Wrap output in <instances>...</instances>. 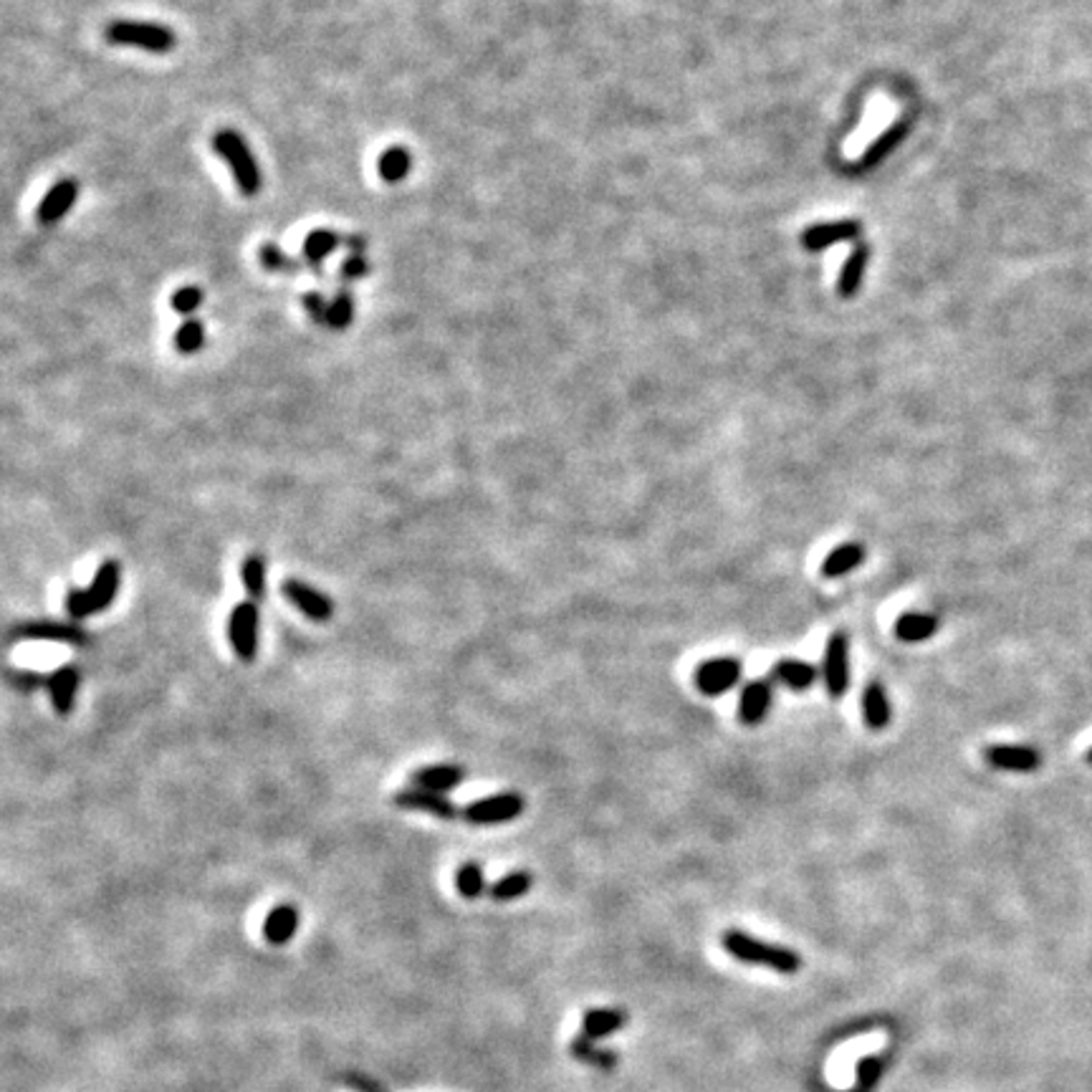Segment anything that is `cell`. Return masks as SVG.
<instances>
[{
    "instance_id": "6da1fadb",
    "label": "cell",
    "mask_w": 1092,
    "mask_h": 1092,
    "mask_svg": "<svg viewBox=\"0 0 1092 1092\" xmlns=\"http://www.w3.org/2000/svg\"><path fill=\"white\" fill-rule=\"evenodd\" d=\"M119 582H122V566L119 561L106 559L104 564L96 569L94 579L86 589L72 587L67 592V612L72 620L81 622L86 617L96 615V612L109 610V605L114 602L119 592Z\"/></svg>"
},
{
    "instance_id": "7a4b0ae2",
    "label": "cell",
    "mask_w": 1092,
    "mask_h": 1092,
    "mask_svg": "<svg viewBox=\"0 0 1092 1092\" xmlns=\"http://www.w3.org/2000/svg\"><path fill=\"white\" fill-rule=\"evenodd\" d=\"M721 943L728 951V956L743 961V964L769 966V969L779 971V974H797L799 966H802V959H799V954L792 951V948L764 943L759 938L749 936V933L738 931V928H731V931L723 933Z\"/></svg>"
},
{
    "instance_id": "3957f363",
    "label": "cell",
    "mask_w": 1092,
    "mask_h": 1092,
    "mask_svg": "<svg viewBox=\"0 0 1092 1092\" xmlns=\"http://www.w3.org/2000/svg\"><path fill=\"white\" fill-rule=\"evenodd\" d=\"M213 150L228 165V170L234 172V180L238 185L240 193L245 198H253L261 190V170H258V162H255L253 152L245 145V139L240 137L234 129H221V132L213 134Z\"/></svg>"
},
{
    "instance_id": "277c9868",
    "label": "cell",
    "mask_w": 1092,
    "mask_h": 1092,
    "mask_svg": "<svg viewBox=\"0 0 1092 1092\" xmlns=\"http://www.w3.org/2000/svg\"><path fill=\"white\" fill-rule=\"evenodd\" d=\"M104 39L111 46H132L147 54H170L178 46V36L167 26L142 21H111L104 28Z\"/></svg>"
},
{
    "instance_id": "5b68a950",
    "label": "cell",
    "mask_w": 1092,
    "mask_h": 1092,
    "mask_svg": "<svg viewBox=\"0 0 1092 1092\" xmlns=\"http://www.w3.org/2000/svg\"><path fill=\"white\" fill-rule=\"evenodd\" d=\"M8 640L11 643H18V640H46V643H69L77 645V648H89L91 645V635L81 625L62 620L18 622L8 632Z\"/></svg>"
},
{
    "instance_id": "8992f818",
    "label": "cell",
    "mask_w": 1092,
    "mask_h": 1092,
    "mask_svg": "<svg viewBox=\"0 0 1092 1092\" xmlns=\"http://www.w3.org/2000/svg\"><path fill=\"white\" fill-rule=\"evenodd\" d=\"M228 638L234 645L235 655L243 663H250L258 653V605L253 599L238 602L228 620Z\"/></svg>"
},
{
    "instance_id": "52a82bcc",
    "label": "cell",
    "mask_w": 1092,
    "mask_h": 1092,
    "mask_svg": "<svg viewBox=\"0 0 1092 1092\" xmlns=\"http://www.w3.org/2000/svg\"><path fill=\"white\" fill-rule=\"evenodd\" d=\"M524 807H527V802H524L522 794H494V797L468 804L463 810V820L471 822V825H501V822H514L516 817H522Z\"/></svg>"
},
{
    "instance_id": "ba28073f",
    "label": "cell",
    "mask_w": 1092,
    "mask_h": 1092,
    "mask_svg": "<svg viewBox=\"0 0 1092 1092\" xmlns=\"http://www.w3.org/2000/svg\"><path fill=\"white\" fill-rule=\"evenodd\" d=\"M825 686L832 699H843L850 688V643L843 630L832 632L825 650Z\"/></svg>"
},
{
    "instance_id": "9c48e42d",
    "label": "cell",
    "mask_w": 1092,
    "mask_h": 1092,
    "mask_svg": "<svg viewBox=\"0 0 1092 1092\" xmlns=\"http://www.w3.org/2000/svg\"><path fill=\"white\" fill-rule=\"evenodd\" d=\"M281 594L286 599H289L291 605L296 607V610L301 612V615H306L309 620L314 622H329L334 615V602L329 594L319 592V589H314L311 584L301 582V579H286V582L281 584Z\"/></svg>"
},
{
    "instance_id": "30bf717a",
    "label": "cell",
    "mask_w": 1092,
    "mask_h": 1092,
    "mask_svg": "<svg viewBox=\"0 0 1092 1092\" xmlns=\"http://www.w3.org/2000/svg\"><path fill=\"white\" fill-rule=\"evenodd\" d=\"M984 759L999 771H1016V774H1029L1042 766V754L1034 746H1021V743H994L984 749Z\"/></svg>"
},
{
    "instance_id": "8fae6325",
    "label": "cell",
    "mask_w": 1092,
    "mask_h": 1092,
    "mask_svg": "<svg viewBox=\"0 0 1092 1092\" xmlns=\"http://www.w3.org/2000/svg\"><path fill=\"white\" fill-rule=\"evenodd\" d=\"M741 678V663L736 658H713L701 663L696 671V686L705 696H723L728 694Z\"/></svg>"
},
{
    "instance_id": "7c38bea8",
    "label": "cell",
    "mask_w": 1092,
    "mask_h": 1092,
    "mask_svg": "<svg viewBox=\"0 0 1092 1092\" xmlns=\"http://www.w3.org/2000/svg\"><path fill=\"white\" fill-rule=\"evenodd\" d=\"M394 804H397L399 810L425 812V815H433L438 817V820H455V817L461 815L458 807L448 799V794L430 792V789H422V787L399 789V792L394 794Z\"/></svg>"
},
{
    "instance_id": "4fadbf2b",
    "label": "cell",
    "mask_w": 1092,
    "mask_h": 1092,
    "mask_svg": "<svg viewBox=\"0 0 1092 1092\" xmlns=\"http://www.w3.org/2000/svg\"><path fill=\"white\" fill-rule=\"evenodd\" d=\"M78 198V183L74 178H62L49 193L41 200L39 211H36V221L41 226H54V223L62 221L69 211L74 208Z\"/></svg>"
},
{
    "instance_id": "5bb4252c",
    "label": "cell",
    "mask_w": 1092,
    "mask_h": 1092,
    "mask_svg": "<svg viewBox=\"0 0 1092 1092\" xmlns=\"http://www.w3.org/2000/svg\"><path fill=\"white\" fill-rule=\"evenodd\" d=\"M771 683L766 678H756L749 686L741 691V701H738V718L746 726H759L766 718L771 708Z\"/></svg>"
},
{
    "instance_id": "9a60e30c",
    "label": "cell",
    "mask_w": 1092,
    "mask_h": 1092,
    "mask_svg": "<svg viewBox=\"0 0 1092 1092\" xmlns=\"http://www.w3.org/2000/svg\"><path fill=\"white\" fill-rule=\"evenodd\" d=\"M78 683H81V673H78V668L72 666V663H69V666L56 668V671L51 673L49 696L56 713L59 715L72 713L74 701H77V694H78Z\"/></svg>"
},
{
    "instance_id": "2e32d148",
    "label": "cell",
    "mask_w": 1092,
    "mask_h": 1092,
    "mask_svg": "<svg viewBox=\"0 0 1092 1092\" xmlns=\"http://www.w3.org/2000/svg\"><path fill=\"white\" fill-rule=\"evenodd\" d=\"M466 779V769L458 764H430L420 766V769L412 771V787L430 789V792L448 794L450 789H455L458 784Z\"/></svg>"
},
{
    "instance_id": "e0dca14e",
    "label": "cell",
    "mask_w": 1092,
    "mask_h": 1092,
    "mask_svg": "<svg viewBox=\"0 0 1092 1092\" xmlns=\"http://www.w3.org/2000/svg\"><path fill=\"white\" fill-rule=\"evenodd\" d=\"M859 235V226L855 221H838V223H825V226H815L810 231L802 234L804 248L810 250H822L827 245L843 243V240H853Z\"/></svg>"
},
{
    "instance_id": "ac0fdd59",
    "label": "cell",
    "mask_w": 1092,
    "mask_h": 1092,
    "mask_svg": "<svg viewBox=\"0 0 1092 1092\" xmlns=\"http://www.w3.org/2000/svg\"><path fill=\"white\" fill-rule=\"evenodd\" d=\"M862 718H865L870 731H882V728H887L890 718H893L890 699H887L880 681H870L865 686V691H862Z\"/></svg>"
},
{
    "instance_id": "d6986e66",
    "label": "cell",
    "mask_w": 1092,
    "mask_h": 1092,
    "mask_svg": "<svg viewBox=\"0 0 1092 1092\" xmlns=\"http://www.w3.org/2000/svg\"><path fill=\"white\" fill-rule=\"evenodd\" d=\"M296 928H299V910L289 903L276 905L263 921V938L271 946H283L294 938Z\"/></svg>"
},
{
    "instance_id": "ffe728a7",
    "label": "cell",
    "mask_w": 1092,
    "mask_h": 1092,
    "mask_svg": "<svg viewBox=\"0 0 1092 1092\" xmlns=\"http://www.w3.org/2000/svg\"><path fill=\"white\" fill-rule=\"evenodd\" d=\"M862 561H865V546H862V544L859 542L840 544L838 549H832L830 554L825 556V561H822V574H825L827 579H840L845 577V574H850V571L858 569Z\"/></svg>"
},
{
    "instance_id": "44dd1931",
    "label": "cell",
    "mask_w": 1092,
    "mask_h": 1092,
    "mask_svg": "<svg viewBox=\"0 0 1092 1092\" xmlns=\"http://www.w3.org/2000/svg\"><path fill=\"white\" fill-rule=\"evenodd\" d=\"M774 678H777L784 688H789V691L802 694V691H810V688L815 686L817 668L812 666V663H804V660L784 658L774 666Z\"/></svg>"
},
{
    "instance_id": "7402d4cb",
    "label": "cell",
    "mask_w": 1092,
    "mask_h": 1092,
    "mask_svg": "<svg viewBox=\"0 0 1092 1092\" xmlns=\"http://www.w3.org/2000/svg\"><path fill=\"white\" fill-rule=\"evenodd\" d=\"M938 632V617L926 615V612H908L895 625V635L903 643H923Z\"/></svg>"
},
{
    "instance_id": "603a6c76",
    "label": "cell",
    "mask_w": 1092,
    "mask_h": 1092,
    "mask_svg": "<svg viewBox=\"0 0 1092 1092\" xmlns=\"http://www.w3.org/2000/svg\"><path fill=\"white\" fill-rule=\"evenodd\" d=\"M905 132H908V122H905V119H900L898 124H893V127L887 129V132H882L880 137H877L875 142L867 147L865 155L859 157V167H862V170H867V167L880 165V162L885 160V157L900 145V142H903Z\"/></svg>"
},
{
    "instance_id": "cb8c5ba5",
    "label": "cell",
    "mask_w": 1092,
    "mask_h": 1092,
    "mask_svg": "<svg viewBox=\"0 0 1092 1092\" xmlns=\"http://www.w3.org/2000/svg\"><path fill=\"white\" fill-rule=\"evenodd\" d=\"M627 1021V1014L620 1010H589L582 1016V1034L589 1039L607 1037L612 1031L620 1029Z\"/></svg>"
},
{
    "instance_id": "d4e9b609",
    "label": "cell",
    "mask_w": 1092,
    "mask_h": 1092,
    "mask_svg": "<svg viewBox=\"0 0 1092 1092\" xmlns=\"http://www.w3.org/2000/svg\"><path fill=\"white\" fill-rule=\"evenodd\" d=\"M339 245H344V235L334 234V231H324V228H319V231H311V234L306 235V240H304L306 263H311V266L322 263L324 258H329V255H332L334 250L339 248Z\"/></svg>"
},
{
    "instance_id": "484cf974",
    "label": "cell",
    "mask_w": 1092,
    "mask_h": 1092,
    "mask_svg": "<svg viewBox=\"0 0 1092 1092\" xmlns=\"http://www.w3.org/2000/svg\"><path fill=\"white\" fill-rule=\"evenodd\" d=\"M240 582L253 602L266 597V559L261 554H248L240 561Z\"/></svg>"
},
{
    "instance_id": "4316f807",
    "label": "cell",
    "mask_w": 1092,
    "mask_h": 1092,
    "mask_svg": "<svg viewBox=\"0 0 1092 1092\" xmlns=\"http://www.w3.org/2000/svg\"><path fill=\"white\" fill-rule=\"evenodd\" d=\"M410 167H412V157L405 147H390V150H385L378 160L380 178H383L385 183H392V185L399 183V180H405L407 175H410Z\"/></svg>"
},
{
    "instance_id": "83f0119b",
    "label": "cell",
    "mask_w": 1092,
    "mask_h": 1092,
    "mask_svg": "<svg viewBox=\"0 0 1092 1092\" xmlns=\"http://www.w3.org/2000/svg\"><path fill=\"white\" fill-rule=\"evenodd\" d=\"M865 263H867V250L862 248V245H858V248L853 250V253L848 255V261H845L843 266V273H840V296H845V299H850V296L858 294L859 289V281H862V273H865Z\"/></svg>"
},
{
    "instance_id": "f1b7e54d",
    "label": "cell",
    "mask_w": 1092,
    "mask_h": 1092,
    "mask_svg": "<svg viewBox=\"0 0 1092 1092\" xmlns=\"http://www.w3.org/2000/svg\"><path fill=\"white\" fill-rule=\"evenodd\" d=\"M532 882L534 877L529 875V872L516 870V872H509L506 877H501V880H496L494 885L488 887V893H491V898L494 900H499V903H506V900H516V898H522V895H527Z\"/></svg>"
},
{
    "instance_id": "f546056e",
    "label": "cell",
    "mask_w": 1092,
    "mask_h": 1092,
    "mask_svg": "<svg viewBox=\"0 0 1092 1092\" xmlns=\"http://www.w3.org/2000/svg\"><path fill=\"white\" fill-rule=\"evenodd\" d=\"M571 1054L579 1059V1062H587V1065L592 1067H599V1070H612V1067L617 1065V1054L610 1052V1049H599L594 1047V1039L589 1037H577L574 1042H571Z\"/></svg>"
},
{
    "instance_id": "4dcf8cb0",
    "label": "cell",
    "mask_w": 1092,
    "mask_h": 1092,
    "mask_svg": "<svg viewBox=\"0 0 1092 1092\" xmlns=\"http://www.w3.org/2000/svg\"><path fill=\"white\" fill-rule=\"evenodd\" d=\"M455 887H458V893H461L466 900L481 898V895L488 890L481 865H478V862H463V865L458 867V872H455Z\"/></svg>"
},
{
    "instance_id": "1f68e13d",
    "label": "cell",
    "mask_w": 1092,
    "mask_h": 1092,
    "mask_svg": "<svg viewBox=\"0 0 1092 1092\" xmlns=\"http://www.w3.org/2000/svg\"><path fill=\"white\" fill-rule=\"evenodd\" d=\"M258 258H261V266L266 268V271H273V273H299L301 268L306 266L304 261H296V258H291L289 253H283L281 248H278L273 240H268V243L261 245V250H258Z\"/></svg>"
},
{
    "instance_id": "d6a6232c",
    "label": "cell",
    "mask_w": 1092,
    "mask_h": 1092,
    "mask_svg": "<svg viewBox=\"0 0 1092 1092\" xmlns=\"http://www.w3.org/2000/svg\"><path fill=\"white\" fill-rule=\"evenodd\" d=\"M203 342H206V327H203L200 319H188L175 332V350L180 355H195V352L203 350Z\"/></svg>"
},
{
    "instance_id": "836d02e7",
    "label": "cell",
    "mask_w": 1092,
    "mask_h": 1092,
    "mask_svg": "<svg viewBox=\"0 0 1092 1092\" xmlns=\"http://www.w3.org/2000/svg\"><path fill=\"white\" fill-rule=\"evenodd\" d=\"M352 319H355V299H352L350 291H339L329 304V327L342 332V329L350 327Z\"/></svg>"
},
{
    "instance_id": "e575fe53",
    "label": "cell",
    "mask_w": 1092,
    "mask_h": 1092,
    "mask_svg": "<svg viewBox=\"0 0 1092 1092\" xmlns=\"http://www.w3.org/2000/svg\"><path fill=\"white\" fill-rule=\"evenodd\" d=\"M8 683H11L16 691H26V694H31V691H39V688H49V676L36 671L11 668V671H8Z\"/></svg>"
},
{
    "instance_id": "d590c367",
    "label": "cell",
    "mask_w": 1092,
    "mask_h": 1092,
    "mask_svg": "<svg viewBox=\"0 0 1092 1092\" xmlns=\"http://www.w3.org/2000/svg\"><path fill=\"white\" fill-rule=\"evenodd\" d=\"M203 299H206V294H203V289H198V286H183V289H178L175 294H172V309L178 311V314L188 316L193 314L195 309H198L200 304H203Z\"/></svg>"
},
{
    "instance_id": "8d00e7d4",
    "label": "cell",
    "mask_w": 1092,
    "mask_h": 1092,
    "mask_svg": "<svg viewBox=\"0 0 1092 1092\" xmlns=\"http://www.w3.org/2000/svg\"><path fill=\"white\" fill-rule=\"evenodd\" d=\"M339 273H342V278H347V281H357V278H365V276H370V261H367L362 253H352L342 261V266H339Z\"/></svg>"
},
{
    "instance_id": "74e56055",
    "label": "cell",
    "mask_w": 1092,
    "mask_h": 1092,
    "mask_svg": "<svg viewBox=\"0 0 1092 1092\" xmlns=\"http://www.w3.org/2000/svg\"><path fill=\"white\" fill-rule=\"evenodd\" d=\"M301 304H304V309L309 311V316L316 324H322V327L327 324L329 327V304L324 301V296L319 294V291H309V294H304Z\"/></svg>"
},
{
    "instance_id": "f35d334b",
    "label": "cell",
    "mask_w": 1092,
    "mask_h": 1092,
    "mask_svg": "<svg viewBox=\"0 0 1092 1092\" xmlns=\"http://www.w3.org/2000/svg\"><path fill=\"white\" fill-rule=\"evenodd\" d=\"M880 1059L877 1057H865L862 1062L858 1065V1082L862 1090H867V1087L872 1085V1082L877 1080V1075H880Z\"/></svg>"
},
{
    "instance_id": "ab89813d",
    "label": "cell",
    "mask_w": 1092,
    "mask_h": 1092,
    "mask_svg": "<svg viewBox=\"0 0 1092 1092\" xmlns=\"http://www.w3.org/2000/svg\"><path fill=\"white\" fill-rule=\"evenodd\" d=\"M350 1085H352V1087H357V1090H360V1092H383V1090H380V1085H375V1082L367 1080V1077L352 1075V1077H350Z\"/></svg>"
},
{
    "instance_id": "60d3db41",
    "label": "cell",
    "mask_w": 1092,
    "mask_h": 1092,
    "mask_svg": "<svg viewBox=\"0 0 1092 1092\" xmlns=\"http://www.w3.org/2000/svg\"><path fill=\"white\" fill-rule=\"evenodd\" d=\"M1087 759H1090V764H1092V749H1090V754H1087Z\"/></svg>"
}]
</instances>
